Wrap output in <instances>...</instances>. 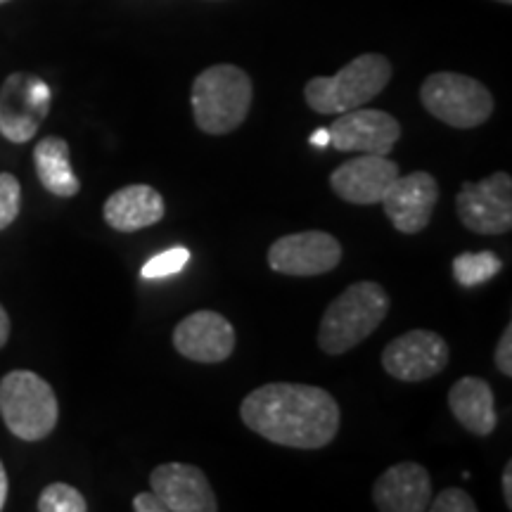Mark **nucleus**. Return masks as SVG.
I'll list each match as a JSON object with an SVG mask.
<instances>
[{
  "mask_svg": "<svg viewBox=\"0 0 512 512\" xmlns=\"http://www.w3.org/2000/svg\"><path fill=\"white\" fill-rule=\"evenodd\" d=\"M190 261V252L185 247H171L166 252L152 256L147 264L140 268L143 278H169V275L181 273Z\"/></svg>",
  "mask_w": 512,
  "mask_h": 512,
  "instance_id": "obj_22",
  "label": "nucleus"
},
{
  "mask_svg": "<svg viewBox=\"0 0 512 512\" xmlns=\"http://www.w3.org/2000/svg\"><path fill=\"white\" fill-rule=\"evenodd\" d=\"M420 100L434 119L453 128H477L494 114V95L482 81L465 74L439 72L427 76Z\"/></svg>",
  "mask_w": 512,
  "mask_h": 512,
  "instance_id": "obj_6",
  "label": "nucleus"
},
{
  "mask_svg": "<svg viewBox=\"0 0 512 512\" xmlns=\"http://www.w3.org/2000/svg\"><path fill=\"white\" fill-rule=\"evenodd\" d=\"M8 491H10L8 472H5L3 460H0V510H3V508H5V503H8Z\"/></svg>",
  "mask_w": 512,
  "mask_h": 512,
  "instance_id": "obj_29",
  "label": "nucleus"
},
{
  "mask_svg": "<svg viewBox=\"0 0 512 512\" xmlns=\"http://www.w3.org/2000/svg\"><path fill=\"white\" fill-rule=\"evenodd\" d=\"M240 418L271 444L316 451L335 441L342 413L325 389L299 382H271L245 396Z\"/></svg>",
  "mask_w": 512,
  "mask_h": 512,
  "instance_id": "obj_1",
  "label": "nucleus"
},
{
  "mask_svg": "<svg viewBox=\"0 0 512 512\" xmlns=\"http://www.w3.org/2000/svg\"><path fill=\"white\" fill-rule=\"evenodd\" d=\"M392 79V64L384 55L366 53L351 60L335 76H316L306 83V105L318 114H344L368 105Z\"/></svg>",
  "mask_w": 512,
  "mask_h": 512,
  "instance_id": "obj_4",
  "label": "nucleus"
},
{
  "mask_svg": "<svg viewBox=\"0 0 512 512\" xmlns=\"http://www.w3.org/2000/svg\"><path fill=\"white\" fill-rule=\"evenodd\" d=\"M503 271V261L494 252H477V254H458L453 259V275L463 287H477L489 283Z\"/></svg>",
  "mask_w": 512,
  "mask_h": 512,
  "instance_id": "obj_20",
  "label": "nucleus"
},
{
  "mask_svg": "<svg viewBox=\"0 0 512 512\" xmlns=\"http://www.w3.org/2000/svg\"><path fill=\"white\" fill-rule=\"evenodd\" d=\"M342 261V245L325 230L283 235L268 247V266L280 275L313 278L335 271Z\"/></svg>",
  "mask_w": 512,
  "mask_h": 512,
  "instance_id": "obj_8",
  "label": "nucleus"
},
{
  "mask_svg": "<svg viewBox=\"0 0 512 512\" xmlns=\"http://www.w3.org/2000/svg\"><path fill=\"white\" fill-rule=\"evenodd\" d=\"M448 408L453 418L475 437H489L498 427L496 399L489 382L482 377H460L448 389Z\"/></svg>",
  "mask_w": 512,
  "mask_h": 512,
  "instance_id": "obj_18",
  "label": "nucleus"
},
{
  "mask_svg": "<svg viewBox=\"0 0 512 512\" xmlns=\"http://www.w3.org/2000/svg\"><path fill=\"white\" fill-rule=\"evenodd\" d=\"M330 145L339 152L361 155H389L401 138L399 119L382 110H349L337 114L328 128Z\"/></svg>",
  "mask_w": 512,
  "mask_h": 512,
  "instance_id": "obj_11",
  "label": "nucleus"
},
{
  "mask_svg": "<svg viewBox=\"0 0 512 512\" xmlns=\"http://www.w3.org/2000/svg\"><path fill=\"white\" fill-rule=\"evenodd\" d=\"M3 3H10V0H0V5H3Z\"/></svg>",
  "mask_w": 512,
  "mask_h": 512,
  "instance_id": "obj_32",
  "label": "nucleus"
},
{
  "mask_svg": "<svg viewBox=\"0 0 512 512\" xmlns=\"http://www.w3.org/2000/svg\"><path fill=\"white\" fill-rule=\"evenodd\" d=\"M430 501L432 479L420 463L392 465L373 486V503L382 512H425Z\"/></svg>",
  "mask_w": 512,
  "mask_h": 512,
  "instance_id": "obj_16",
  "label": "nucleus"
},
{
  "mask_svg": "<svg viewBox=\"0 0 512 512\" xmlns=\"http://www.w3.org/2000/svg\"><path fill=\"white\" fill-rule=\"evenodd\" d=\"M50 112V88L38 76L12 74L0 93V133L10 143H27Z\"/></svg>",
  "mask_w": 512,
  "mask_h": 512,
  "instance_id": "obj_9",
  "label": "nucleus"
},
{
  "mask_svg": "<svg viewBox=\"0 0 512 512\" xmlns=\"http://www.w3.org/2000/svg\"><path fill=\"white\" fill-rule=\"evenodd\" d=\"M22 209V185L12 174L0 171V230L10 228Z\"/></svg>",
  "mask_w": 512,
  "mask_h": 512,
  "instance_id": "obj_23",
  "label": "nucleus"
},
{
  "mask_svg": "<svg viewBox=\"0 0 512 512\" xmlns=\"http://www.w3.org/2000/svg\"><path fill=\"white\" fill-rule=\"evenodd\" d=\"M36 508L41 512H86L88 503L81 491L74 489L72 484L55 482L41 491Z\"/></svg>",
  "mask_w": 512,
  "mask_h": 512,
  "instance_id": "obj_21",
  "label": "nucleus"
},
{
  "mask_svg": "<svg viewBox=\"0 0 512 512\" xmlns=\"http://www.w3.org/2000/svg\"><path fill=\"white\" fill-rule=\"evenodd\" d=\"M235 328L216 311H195L185 316L174 330L178 354L195 363H223L235 351Z\"/></svg>",
  "mask_w": 512,
  "mask_h": 512,
  "instance_id": "obj_13",
  "label": "nucleus"
},
{
  "mask_svg": "<svg viewBox=\"0 0 512 512\" xmlns=\"http://www.w3.org/2000/svg\"><path fill=\"white\" fill-rule=\"evenodd\" d=\"M427 510L432 512H477L479 505L475 503L467 491L458 489V486H451V489H444L437 498H432Z\"/></svg>",
  "mask_w": 512,
  "mask_h": 512,
  "instance_id": "obj_24",
  "label": "nucleus"
},
{
  "mask_svg": "<svg viewBox=\"0 0 512 512\" xmlns=\"http://www.w3.org/2000/svg\"><path fill=\"white\" fill-rule=\"evenodd\" d=\"M164 197L152 185H126L112 192L102 207L105 223L119 233H136L164 219Z\"/></svg>",
  "mask_w": 512,
  "mask_h": 512,
  "instance_id": "obj_17",
  "label": "nucleus"
},
{
  "mask_svg": "<svg viewBox=\"0 0 512 512\" xmlns=\"http://www.w3.org/2000/svg\"><path fill=\"white\" fill-rule=\"evenodd\" d=\"M36 176L50 195L74 197L79 195L81 181L76 178L72 162H69V143L64 138L48 136L34 147Z\"/></svg>",
  "mask_w": 512,
  "mask_h": 512,
  "instance_id": "obj_19",
  "label": "nucleus"
},
{
  "mask_svg": "<svg viewBox=\"0 0 512 512\" xmlns=\"http://www.w3.org/2000/svg\"><path fill=\"white\" fill-rule=\"evenodd\" d=\"M150 489L166 505V512H216L214 489L200 467L188 463L157 465L150 475Z\"/></svg>",
  "mask_w": 512,
  "mask_h": 512,
  "instance_id": "obj_15",
  "label": "nucleus"
},
{
  "mask_svg": "<svg viewBox=\"0 0 512 512\" xmlns=\"http://www.w3.org/2000/svg\"><path fill=\"white\" fill-rule=\"evenodd\" d=\"M458 219L477 235H505L512 230V178L496 171L477 183H465L456 197Z\"/></svg>",
  "mask_w": 512,
  "mask_h": 512,
  "instance_id": "obj_7",
  "label": "nucleus"
},
{
  "mask_svg": "<svg viewBox=\"0 0 512 512\" xmlns=\"http://www.w3.org/2000/svg\"><path fill=\"white\" fill-rule=\"evenodd\" d=\"M389 294L373 280L349 285L332 299L318 325V347L328 356H342L368 339L389 316Z\"/></svg>",
  "mask_w": 512,
  "mask_h": 512,
  "instance_id": "obj_2",
  "label": "nucleus"
},
{
  "mask_svg": "<svg viewBox=\"0 0 512 512\" xmlns=\"http://www.w3.org/2000/svg\"><path fill=\"white\" fill-rule=\"evenodd\" d=\"M496 3H505V5H510V3H512V0H496Z\"/></svg>",
  "mask_w": 512,
  "mask_h": 512,
  "instance_id": "obj_31",
  "label": "nucleus"
},
{
  "mask_svg": "<svg viewBox=\"0 0 512 512\" xmlns=\"http://www.w3.org/2000/svg\"><path fill=\"white\" fill-rule=\"evenodd\" d=\"M252 100V79L235 64H214L192 83V117L207 136H226L240 128L252 110Z\"/></svg>",
  "mask_w": 512,
  "mask_h": 512,
  "instance_id": "obj_3",
  "label": "nucleus"
},
{
  "mask_svg": "<svg viewBox=\"0 0 512 512\" xmlns=\"http://www.w3.org/2000/svg\"><path fill=\"white\" fill-rule=\"evenodd\" d=\"M448 366L446 339L432 330L403 332L382 351V368L401 382H425Z\"/></svg>",
  "mask_w": 512,
  "mask_h": 512,
  "instance_id": "obj_10",
  "label": "nucleus"
},
{
  "mask_svg": "<svg viewBox=\"0 0 512 512\" xmlns=\"http://www.w3.org/2000/svg\"><path fill=\"white\" fill-rule=\"evenodd\" d=\"M8 339H10V316L8 311H5V306L0 304V349L8 344Z\"/></svg>",
  "mask_w": 512,
  "mask_h": 512,
  "instance_id": "obj_28",
  "label": "nucleus"
},
{
  "mask_svg": "<svg viewBox=\"0 0 512 512\" xmlns=\"http://www.w3.org/2000/svg\"><path fill=\"white\" fill-rule=\"evenodd\" d=\"M439 202V183L427 171H413L394 178L382 197V209L392 226L403 235H418L430 226Z\"/></svg>",
  "mask_w": 512,
  "mask_h": 512,
  "instance_id": "obj_12",
  "label": "nucleus"
},
{
  "mask_svg": "<svg viewBox=\"0 0 512 512\" xmlns=\"http://www.w3.org/2000/svg\"><path fill=\"white\" fill-rule=\"evenodd\" d=\"M133 510L136 512H166V505L159 501L155 491H143L133 498Z\"/></svg>",
  "mask_w": 512,
  "mask_h": 512,
  "instance_id": "obj_26",
  "label": "nucleus"
},
{
  "mask_svg": "<svg viewBox=\"0 0 512 512\" xmlns=\"http://www.w3.org/2000/svg\"><path fill=\"white\" fill-rule=\"evenodd\" d=\"M501 484H503V498H505V508L512 510V463L505 465Z\"/></svg>",
  "mask_w": 512,
  "mask_h": 512,
  "instance_id": "obj_27",
  "label": "nucleus"
},
{
  "mask_svg": "<svg viewBox=\"0 0 512 512\" xmlns=\"http://www.w3.org/2000/svg\"><path fill=\"white\" fill-rule=\"evenodd\" d=\"M0 418L22 441L48 439L60 420L53 387L31 370H12L0 380Z\"/></svg>",
  "mask_w": 512,
  "mask_h": 512,
  "instance_id": "obj_5",
  "label": "nucleus"
},
{
  "mask_svg": "<svg viewBox=\"0 0 512 512\" xmlns=\"http://www.w3.org/2000/svg\"><path fill=\"white\" fill-rule=\"evenodd\" d=\"M399 164L389 155H361L339 164L330 174V188L349 204H380L384 192L399 178Z\"/></svg>",
  "mask_w": 512,
  "mask_h": 512,
  "instance_id": "obj_14",
  "label": "nucleus"
},
{
  "mask_svg": "<svg viewBox=\"0 0 512 512\" xmlns=\"http://www.w3.org/2000/svg\"><path fill=\"white\" fill-rule=\"evenodd\" d=\"M311 143H316V145H325V143H330L328 131H318L316 136H311Z\"/></svg>",
  "mask_w": 512,
  "mask_h": 512,
  "instance_id": "obj_30",
  "label": "nucleus"
},
{
  "mask_svg": "<svg viewBox=\"0 0 512 512\" xmlns=\"http://www.w3.org/2000/svg\"><path fill=\"white\" fill-rule=\"evenodd\" d=\"M496 368L501 370L505 377H512V325L503 330L501 339L496 344Z\"/></svg>",
  "mask_w": 512,
  "mask_h": 512,
  "instance_id": "obj_25",
  "label": "nucleus"
}]
</instances>
